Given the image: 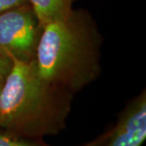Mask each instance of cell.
Instances as JSON below:
<instances>
[{"instance_id": "obj_2", "label": "cell", "mask_w": 146, "mask_h": 146, "mask_svg": "<svg viewBox=\"0 0 146 146\" xmlns=\"http://www.w3.org/2000/svg\"><path fill=\"white\" fill-rule=\"evenodd\" d=\"M102 36L91 17L72 11L42 28L35 56L40 76L73 94L98 78Z\"/></svg>"}, {"instance_id": "obj_10", "label": "cell", "mask_w": 146, "mask_h": 146, "mask_svg": "<svg viewBox=\"0 0 146 146\" xmlns=\"http://www.w3.org/2000/svg\"><path fill=\"white\" fill-rule=\"evenodd\" d=\"M5 79L6 76H3V75H0V92L2 90V88L4 84V82H5Z\"/></svg>"}, {"instance_id": "obj_4", "label": "cell", "mask_w": 146, "mask_h": 146, "mask_svg": "<svg viewBox=\"0 0 146 146\" xmlns=\"http://www.w3.org/2000/svg\"><path fill=\"white\" fill-rule=\"evenodd\" d=\"M146 138V94L132 100L110 131L106 146H141Z\"/></svg>"}, {"instance_id": "obj_1", "label": "cell", "mask_w": 146, "mask_h": 146, "mask_svg": "<svg viewBox=\"0 0 146 146\" xmlns=\"http://www.w3.org/2000/svg\"><path fill=\"white\" fill-rule=\"evenodd\" d=\"M73 94L40 76L35 60L12 59L0 92V127L11 136L36 139L66 127Z\"/></svg>"}, {"instance_id": "obj_9", "label": "cell", "mask_w": 146, "mask_h": 146, "mask_svg": "<svg viewBox=\"0 0 146 146\" xmlns=\"http://www.w3.org/2000/svg\"><path fill=\"white\" fill-rule=\"evenodd\" d=\"M109 134L110 131L107 133H105L102 136H99L98 138L95 139L94 141H90L89 143L81 146H106L108 141V138H109Z\"/></svg>"}, {"instance_id": "obj_3", "label": "cell", "mask_w": 146, "mask_h": 146, "mask_svg": "<svg viewBox=\"0 0 146 146\" xmlns=\"http://www.w3.org/2000/svg\"><path fill=\"white\" fill-rule=\"evenodd\" d=\"M42 28L30 4L0 14V53L11 59H35Z\"/></svg>"}, {"instance_id": "obj_6", "label": "cell", "mask_w": 146, "mask_h": 146, "mask_svg": "<svg viewBox=\"0 0 146 146\" xmlns=\"http://www.w3.org/2000/svg\"><path fill=\"white\" fill-rule=\"evenodd\" d=\"M0 146H45L36 142L25 141L24 138L0 133Z\"/></svg>"}, {"instance_id": "obj_5", "label": "cell", "mask_w": 146, "mask_h": 146, "mask_svg": "<svg viewBox=\"0 0 146 146\" xmlns=\"http://www.w3.org/2000/svg\"><path fill=\"white\" fill-rule=\"evenodd\" d=\"M74 0H29L42 28L50 22L67 18L72 11Z\"/></svg>"}, {"instance_id": "obj_8", "label": "cell", "mask_w": 146, "mask_h": 146, "mask_svg": "<svg viewBox=\"0 0 146 146\" xmlns=\"http://www.w3.org/2000/svg\"><path fill=\"white\" fill-rule=\"evenodd\" d=\"M12 68V59L0 53V75L7 76Z\"/></svg>"}, {"instance_id": "obj_7", "label": "cell", "mask_w": 146, "mask_h": 146, "mask_svg": "<svg viewBox=\"0 0 146 146\" xmlns=\"http://www.w3.org/2000/svg\"><path fill=\"white\" fill-rule=\"evenodd\" d=\"M29 4V0H0V14Z\"/></svg>"}]
</instances>
